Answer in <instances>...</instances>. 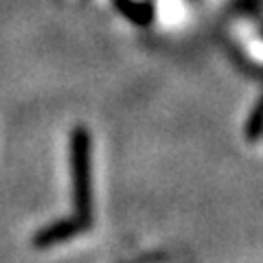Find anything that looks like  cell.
I'll list each match as a JSON object with an SVG mask.
<instances>
[{
    "label": "cell",
    "mask_w": 263,
    "mask_h": 263,
    "mask_svg": "<svg viewBox=\"0 0 263 263\" xmlns=\"http://www.w3.org/2000/svg\"><path fill=\"white\" fill-rule=\"evenodd\" d=\"M261 134H263V99L257 103V108L252 110L248 123H246V136H248V141H257Z\"/></svg>",
    "instance_id": "3957f363"
},
{
    "label": "cell",
    "mask_w": 263,
    "mask_h": 263,
    "mask_svg": "<svg viewBox=\"0 0 263 263\" xmlns=\"http://www.w3.org/2000/svg\"><path fill=\"white\" fill-rule=\"evenodd\" d=\"M86 230H88V226L79 217H64V219H57V221H51V224L42 226L33 235L31 243H33V248H37V250H48V248H53V246L75 239L77 235L86 233Z\"/></svg>",
    "instance_id": "7a4b0ae2"
},
{
    "label": "cell",
    "mask_w": 263,
    "mask_h": 263,
    "mask_svg": "<svg viewBox=\"0 0 263 263\" xmlns=\"http://www.w3.org/2000/svg\"><path fill=\"white\" fill-rule=\"evenodd\" d=\"M70 169L75 217L92 226V136L88 127L77 125L70 132Z\"/></svg>",
    "instance_id": "6da1fadb"
}]
</instances>
